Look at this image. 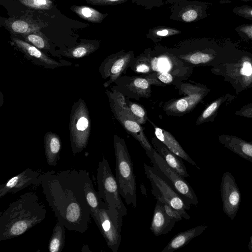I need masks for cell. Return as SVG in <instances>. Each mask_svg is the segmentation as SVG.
<instances>
[{
    "mask_svg": "<svg viewBox=\"0 0 252 252\" xmlns=\"http://www.w3.org/2000/svg\"><path fill=\"white\" fill-rule=\"evenodd\" d=\"M89 176L86 170L74 169L51 170L41 175L43 193L57 220L67 229L82 234L92 218L84 190Z\"/></svg>",
    "mask_w": 252,
    "mask_h": 252,
    "instance_id": "6da1fadb",
    "label": "cell"
},
{
    "mask_svg": "<svg viewBox=\"0 0 252 252\" xmlns=\"http://www.w3.org/2000/svg\"><path fill=\"white\" fill-rule=\"evenodd\" d=\"M47 210L35 192H28L10 203L0 216V241L26 233L46 217Z\"/></svg>",
    "mask_w": 252,
    "mask_h": 252,
    "instance_id": "7a4b0ae2",
    "label": "cell"
},
{
    "mask_svg": "<svg viewBox=\"0 0 252 252\" xmlns=\"http://www.w3.org/2000/svg\"><path fill=\"white\" fill-rule=\"evenodd\" d=\"M116 158V178L120 194L127 205L137 207L136 183L132 161L123 139L115 136L114 141Z\"/></svg>",
    "mask_w": 252,
    "mask_h": 252,
    "instance_id": "3957f363",
    "label": "cell"
},
{
    "mask_svg": "<svg viewBox=\"0 0 252 252\" xmlns=\"http://www.w3.org/2000/svg\"><path fill=\"white\" fill-rule=\"evenodd\" d=\"M145 174L149 180L152 194L157 200L164 202L176 210L186 220L190 218L186 210L190 206L187 205L177 191L160 175L152 166L143 164Z\"/></svg>",
    "mask_w": 252,
    "mask_h": 252,
    "instance_id": "277c9868",
    "label": "cell"
},
{
    "mask_svg": "<svg viewBox=\"0 0 252 252\" xmlns=\"http://www.w3.org/2000/svg\"><path fill=\"white\" fill-rule=\"evenodd\" d=\"M91 217L113 252H117L121 242L123 216L116 208L106 207L91 213Z\"/></svg>",
    "mask_w": 252,
    "mask_h": 252,
    "instance_id": "5b68a950",
    "label": "cell"
},
{
    "mask_svg": "<svg viewBox=\"0 0 252 252\" xmlns=\"http://www.w3.org/2000/svg\"><path fill=\"white\" fill-rule=\"evenodd\" d=\"M96 180L98 192L102 200L109 206L117 209L124 216L127 209L121 199L116 177L112 173L108 160L104 157L98 165Z\"/></svg>",
    "mask_w": 252,
    "mask_h": 252,
    "instance_id": "8992f818",
    "label": "cell"
},
{
    "mask_svg": "<svg viewBox=\"0 0 252 252\" xmlns=\"http://www.w3.org/2000/svg\"><path fill=\"white\" fill-rule=\"evenodd\" d=\"M150 161L160 175L177 191L187 205L189 206L197 205L198 198L191 186L185 178L171 168L157 151L154 152Z\"/></svg>",
    "mask_w": 252,
    "mask_h": 252,
    "instance_id": "52a82bcc",
    "label": "cell"
},
{
    "mask_svg": "<svg viewBox=\"0 0 252 252\" xmlns=\"http://www.w3.org/2000/svg\"><path fill=\"white\" fill-rule=\"evenodd\" d=\"M212 72L223 76L237 93L252 87V61L248 58L236 63L229 62L215 66Z\"/></svg>",
    "mask_w": 252,
    "mask_h": 252,
    "instance_id": "ba28073f",
    "label": "cell"
},
{
    "mask_svg": "<svg viewBox=\"0 0 252 252\" xmlns=\"http://www.w3.org/2000/svg\"><path fill=\"white\" fill-rule=\"evenodd\" d=\"M220 190L223 211L233 220L240 206L241 193L234 177L228 171L222 175Z\"/></svg>",
    "mask_w": 252,
    "mask_h": 252,
    "instance_id": "9c48e42d",
    "label": "cell"
},
{
    "mask_svg": "<svg viewBox=\"0 0 252 252\" xmlns=\"http://www.w3.org/2000/svg\"><path fill=\"white\" fill-rule=\"evenodd\" d=\"M41 174L27 168L0 186V197L10 193H15L31 185H41Z\"/></svg>",
    "mask_w": 252,
    "mask_h": 252,
    "instance_id": "30bf717a",
    "label": "cell"
},
{
    "mask_svg": "<svg viewBox=\"0 0 252 252\" xmlns=\"http://www.w3.org/2000/svg\"><path fill=\"white\" fill-rule=\"evenodd\" d=\"M202 4L196 1L183 0L171 5L169 17L174 21L193 22L202 16Z\"/></svg>",
    "mask_w": 252,
    "mask_h": 252,
    "instance_id": "8fae6325",
    "label": "cell"
},
{
    "mask_svg": "<svg viewBox=\"0 0 252 252\" xmlns=\"http://www.w3.org/2000/svg\"><path fill=\"white\" fill-rule=\"evenodd\" d=\"M176 222L166 213L161 202L157 200L150 228L154 235L158 236L167 234Z\"/></svg>",
    "mask_w": 252,
    "mask_h": 252,
    "instance_id": "7c38bea8",
    "label": "cell"
},
{
    "mask_svg": "<svg viewBox=\"0 0 252 252\" xmlns=\"http://www.w3.org/2000/svg\"><path fill=\"white\" fill-rule=\"evenodd\" d=\"M219 141L225 148L252 162V142L246 141L237 136L228 134L220 135Z\"/></svg>",
    "mask_w": 252,
    "mask_h": 252,
    "instance_id": "4fadbf2b",
    "label": "cell"
},
{
    "mask_svg": "<svg viewBox=\"0 0 252 252\" xmlns=\"http://www.w3.org/2000/svg\"><path fill=\"white\" fill-rule=\"evenodd\" d=\"M152 143L157 153L171 168L185 178L189 176L182 158L170 151L157 138H153Z\"/></svg>",
    "mask_w": 252,
    "mask_h": 252,
    "instance_id": "5bb4252c",
    "label": "cell"
},
{
    "mask_svg": "<svg viewBox=\"0 0 252 252\" xmlns=\"http://www.w3.org/2000/svg\"><path fill=\"white\" fill-rule=\"evenodd\" d=\"M208 227V225H200L178 233L171 239L161 252H173L184 247L193 238L203 233Z\"/></svg>",
    "mask_w": 252,
    "mask_h": 252,
    "instance_id": "9a60e30c",
    "label": "cell"
},
{
    "mask_svg": "<svg viewBox=\"0 0 252 252\" xmlns=\"http://www.w3.org/2000/svg\"><path fill=\"white\" fill-rule=\"evenodd\" d=\"M154 129L156 137L170 151L189 163L200 169L170 133L157 126H155Z\"/></svg>",
    "mask_w": 252,
    "mask_h": 252,
    "instance_id": "2e32d148",
    "label": "cell"
},
{
    "mask_svg": "<svg viewBox=\"0 0 252 252\" xmlns=\"http://www.w3.org/2000/svg\"><path fill=\"white\" fill-rule=\"evenodd\" d=\"M120 120L127 131L140 143L150 159L152 158L154 152L156 151L146 138L141 126L134 120L123 116L120 118Z\"/></svg>",
    "mask_w": 252,
    "mask_h": 252,
    "instance_id": "e0dca14e",
    "label": "cell"
},
{
    "mask_svg": "<svg viewBox=\"0 0 252 252\" xmlns=\"http://www.w3.org/2000/svg\"><path fill=\"white\" fill-rule=\"evenodd\" d=\"M209 90L205 87H198L188 97L182 98L173 101L167 109L175 112H185L196 105L208 93Z\"/></svg>",
    "mask_w": 252,
    "mask_h": 252,
    "instance_id": "ac0fdd59",
    "label": "cell"
},
{
    "mask_svg": "<svg viewBox=\"0 0 252 252\" xmlns=\"http://www.w3.org/2000/svg\"><path fill=\"white\" fill-rule=\"evenodd\" d=\"M235 97V96L227 94L214 101L208 105L200 115L196 122L197 125H200L204 122L213 121V120L217 115L220 107L223 103L232 101Z\"/></svg>",
    "mask_w": 252,
    "mask_h": 252,
    "instance_id": "d6986e66",
    "label": "cell"
},
{
    "mask_svg": "<svg viewBox=\"0 0 252 252\" xmlns=\"http://www.w3.org/2000/svg\"><path fill=\"white\" fill-rule=\"evenodd\" d=\"M70 9L81 18L93 23H101L108 15L107 13H102L88 6L73 5Z\"/></svg>",
    "mask_w": 252,
    "mask_h": 252,
    "instance_id": "ffe728a7",
    "label": "cell"
},
{
    "mask_svg": "<svg viewBox=\"0 0 252 252\" xmlns=\"http://www.w3.org/2000/svg\"><path fill=\"white\" fill-rule=\"evenodd\" d=\"M84 190L86 198L91 208V213L108 206L100 198L98 192L94 189L90 176L88 177L85 183Z\"/></svg>",
    "mask_w": 252,
    "mask_h": 252,
    "instance_id": "44dd1931",
    "label": "cell"
},
{
    "mask_svg": "<svg viewBox=\"0 0 252 252\" xmlns=\"http://www.w3.org/2000/svg\"><path fill=\"white\" fill-rule=\"evenodd\" d=\"M65 226L57 221L49 242V251L50 252H61L63 249L65 242Z\"/></svg>",
    "mask_w": 252,
    "mask_h": 252,
    "instance_id": "7402d4cb",
    "label": "cell"
},
{
    "mask_svg": "<svg viewBox=\"0 0 252 252\" xmlns=\"http://www.w3.org/2000/svg\"><path fill=\"white\" fill-rule=\"evenodd\" d=\"M61 142L58 137L52 136L45 141V156L48 164L56 166L60 158Z\"/></svg>",
    "mask_w": 252,
    "mask_h": 252,
    "instance_id": "603a6c76",
    "label": "cell"
},
{
    "mask_svg": "<svg viewBox=\"0 0 252 252\" xmlns=\"http://www.w3.org/2000/svg\"><path fill=\"white\" fill-rule=\"evenodd\" d=\"M7 26L8 30L12 33L23 35L38 32L39 30V27L37 25L23 19L9 20Z\"/></svg>",
    "mask_w": 252,
    "mask_h": 252,
    "instance_id": "cb8c5ba5",
    "label": "cell"
},
{
    "mask_svg": "<svg viewBox=\"0 0 252 252\" xmlns=\"http://www.w3.org/2000/svg\"><path fill=\"white\" fill-rule=\"evenodd\" d=\"M181 32V31L175 28L159 26L150 29L146 34V37L154 42L157 43L164 38L177 35Z\"/></svg>",
    "mask_w": 252,
    "mask_h": 252,
    "instance_id": "d4e9b609",
    "label": "cell"
},
{
    "mask_svg": "<svg viewBox=\"0 0 252 252\" xmlns=\"http://www.w3.org/2000/svg\"><path fill=\"white\" fill-rule=\"evenodd\" d=\"M15 43L30 56L42 60L47 61V58L35 46L16 38L13 39Z\"/></svg>",
    "mask_w": 252,
    "mask_h": 252,
    "instance_id": "484cf974",
    "label": "cell"
},
{
    "mask_svg": "<svg viewBox=\"0 0 252 252\" xmlns=\"http://www.w3.org/2000/svg\"><path fill=\"white\" fill-rule=\"evenodd\" d=\"M24 5L37 10L50 9L53 4L52 0H18Z\"/></svg>",
    "mask_w": 252,
    "mask_h": 252,
    "instance_id": "4316f807",
    "label": "cell"
},
{
    "mask_svg": "<svg viewBox=\"0 0 252 252\" xmlns=\"http://www.w3.org/2000/svg\"><path fill=\"white\" fill-rule=\"evenodd\" d=\"M40 32H34L25 35L26 40L32 43L34 46L39 49H43L45 47L46 41L43 35L39 34Z\"/></svg>",
    "mask_w": 252,
    "mask_h": 252,
    "instance_id": "83f0119b",
    "label": "cell"
},
{
    "mask_svg": "<svg viewBox=\"0 0 252 252\" xmlns=\"http://www.w3.org/2000/svg\"><path fill=\"white\" fill-rule=\"evenodd\" d=\"M148 52L149 49H147L140 55V57H138V61L135 66V70L137 72L147 73L150 71V66L147 63L148 61H145L147 58Z\"/></svg>",
    "mask_w": 252,
    "mask_h": 252,
    "instance_id": "f1b7e54d",
    "label": "cell"
},
{
    "mask_svg": "<svg viewBox=\"0 0 252 252\" xmlns=\"http://www.w3.org/2000/svg\"><path fill=\"white\" fill-rule=\"evenodd\" d=\"M94 49L93 44L87 43L81 44L75 47L71 51L72 55L75 58H80L86 55L90 51Z\"/></svg>",
    "mask_w": 252,
    "mask_h": 252,
    "instance_id": "f546056e",
    "label": "cell"
},
{
    "mask_svg": "<svg viewBox=\"0 0 252 252\" xmlns=\"http://www.w3.org/2000/svg\"><path fill=\"white\" fill-rule=\"evenodd\" d=\"M131 2L137 5L144 7L146 10L159 7L164 4L163 0H131Z\"/></svg>",
    "mask_w": 252,
    "mask_h": 252,
    "instance_id": "4dcf8cb0",
    "label": "cell"
},
{
    "mask_svg": "<svg viewBox=\"0 0 252 252\" xmlns=\"http://www.w3.org/2000/svg\"><path fill=\"white\" fill-rule=\"evenodd\" d=\"M128 0H86V2L91 4L100 6L116 5L121 4Z\"/></svg>",
    "mask_w": 252,
    "mask_h": 252,
    "instance_id": "1f68e13d",
    "label": "cell"
},
{
    "mask_svg": "<svg viewBox=\"0 0 252 252\" xmlns=\"http://www.w3.org/2000/svg\"><path fill=\"white\" fill-rule=\"evenodd\" d=\"M161 203L165 212L170 218L173 219L176 221H178L182 220L183 217L176 210L174 209L171 206L166 203L161 202Z\"/></svg>",
    "mask_w": 252,
    "mask_h": 252,
    "instance_id": "d6a6232c",
    "label": "cell"
},
{
    "mask_svg": "<svg viewBox=\"0 0 252 252\" xmlns=\"http://www.w3.org/2000/svg\"><path fill=\"white\" fill-rule=\"evenodd\" d=\"M129 110L135 117L143 121L146 114L145 110L140 105L132 103L130 104Z\"/></svg>",
    "mask_w": 252,
    "mask_h": 252,
    "instance_id": "836d02e7",
    "label": "cell"
},
{
    "mask_svg": "<svg viewBox=\"0 0 252 252\" xmlns=\"http://www.w3.org/2000/svg\"><path fill=\"white\" fill-rule=\"evenodd\" d=\"M133 85L139 90H147L150 87V82L147 79L136 78L133 81Z\"/></svg>",
    "mask_w": 252,
    "mask_h": 252,
    "instance_id": "e575fe53",
    "label": "cell"
},
{
    "mask_svg": "<svg viewBox=\"0 0 252 252\" xmlns=\"http://www.w3.org/2000/svg\"><path fill=\"white\" fill-rule=\"evenodd\" d=\"M236 115L252 119V103H248L235 112Z\"/></svg>",
    "mask_w": 252,
    "mask_h": 252,
    "instance_id": "d590c367",
    "label": "cell"
},
{
    "mask_svg": "<svg viewBox=\"0 0 252 252\" xmlns=\"http://www.w3.org/2000/svg\"><path fill=\"white\" fill-rule=\"evenodd\" d=\"M158 79L164 83H169L173 81V76L168 72H161L158 76Z\"/></svg>",
    "mask_w": 252,
    "mask_h": 252,
    "instance_id": "8d00e7d4",
    "label": "cell"
},
{
    "mask_svg": "<svg viewBox=\"0 0 252 252\" xmlns=\"http://www.w3.org/2000/svg\"><path fill=\"white\" fill-rule=\"evenodd\" d=\"M88 120L85 117H81L78 121L76 124V127L78 130L83 131L88 126Z\"/></svg>",
    "mask_w": 252,
    "mask_h": 252,
    "instance_id": "74e56055",
    "label": "cell"
},
{
    "mask_svg": "<svg viewBox=\"0 0 252 252\" xmlns=\"http://www.w3.org/2000/svg\"><path fill=\"white\" fill-rule=\"evenodd\" d=\"M164 0V4H170L172 5L174 3L180 2L183 0Z\"/></svg>",
    "mask_w": 252,
    "mask_h": 252,
    "instance_id": "f35d334b",
    "label": "cell"
},
{
    "mask_svg": "<svg viewBox=\"0 0 252 252\" xmlns=\"http://www.w3.org/2000/svg\"><path fill=\"white\" fill-rule=\"evenodd\" d=\"M140 188H141V191H142L143 194L144 196H145L146 197H147V195L146 193V189H145L144 186H143V185H142V184H141Z\"/></svg>",
    "mask_w": 252,
    "mask_h": 252,
    "instance_id": "ab89813d",
    "label": "cell"
},
{
    "mask_svg": "<svg viewBox=\"0 0 252 252\" xmlns=\"http://www.w3.org/2000/svg\"><path fill=\"white\" fill-rule=\"evenodd\" d=\"M248 248L252 252V235L250 238V241L248 244Z\"/></svg>",
    "mask_w": 252,
    "mask_h": 252,
    "instance_id": "60d3db41",
    "label": "cell"
},
{
    "mask_svg": "<svg viewBox=\"0 0 252 252\" xmlns=\"http://www.w3.org/2000/svg\"><path fill=\"white\" fill-rule=\"evenodd\" d=\"M251 14L252 15V10L251 11Z\"/></svg>",
    "mask_w": 252,
    "mask_h": 252,
    "instance_id": "b9f144b4",
    "label": "cell"
}]
</instances>
